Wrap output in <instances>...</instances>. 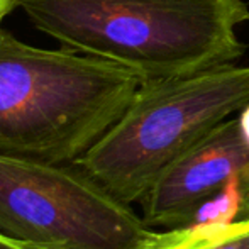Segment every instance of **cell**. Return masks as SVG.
I'll list each match as a JSON object with an SVG mask.
<instances>
[{
  "mask_svg": "<svg viewBox=\"0 0 249 249\" xmlns=\"http://www.w3.org/2000/svg\"><path fill=\"white\" fill-rule=\"evenodd\" d=\"M198 249H249V220L236 222L219 231Z\"/></svg>",
  "mask_w": 249,
  "mask_h": 249,
  "instance_id": "cell-6",
  "label": "cell"
},
{
  "mask_svg": "<svg viewBox=\"0 0 249 249\" xmlns=\"http://www.w3.org/2000/svg\"><path fill=\"white\" fill-rule=\"evenodd\" d=\"M149 226L76 163L0 154V234L56 249H134Z\"/></svg>",
  "mask_w": 249,
  "mask_h": 249,
  "instance_id": "cell-4",
  "label": "cell"
},
{
  "mask_svg": "<svg viewBox=\"0 0 249 249\" xmlns=\"http://www.w3.org/2000/svg\"><path fill=\"white\" fill-rule=\"evenodd\" d=\"M16 10V0H0V26L10 12Z\"/></svg>",
  "mask_w": 249,
  "mask_h": 249,
  "instance_id": "cell-9",
  "label": "cell"
},
{
  "mask_svg": "<svg viewBox=\"0 0 249 249\" xmlns=\"http://www.w3.org/2000/svg\"><path fill=\"white\" fill-rule=\"evenodd\" d=\"M239 125H241V132H243L244 139H246V142L249 144V102L246 105H244V108L241 110L239 114Z\"/></svg>",
  "mask_w": 249,
  "mask_h": 249,
  "instance_id": "cell-8",
  "label": "cell"
},
{
  "mask_svg": "<svg viewBox=\"0 0 249 249\" xmlns=\"http://www.w3.org/2000/svg\"><path fill=\"white\" fill-rule=\"evenodd\" d=\"M36 31L63 48L125 66L141 80L236 63L244 0H16Z\"/></svg>",
  "mask_w": 249,
  "mask_h": 249,
  "instance_id": "cell-1",
  "label": "cell"
},
{
  "mask_svg": "<svg viewBox=\"0 0 249 249\" xmlns=\"http://www.w3.org/2000/svg\"><path fill=\"white\" fill-rule=\"evenodd\" d=\"M243 171H249V144L239 119L229 117L158 177L139 202L142 219L166 229L187 226L203 202Z\"/></svg>",
  "mask_w": 249,
  "mask_h": 249,
  "instance_id": "cell-5",
  "label": "cell"
},
{
  "mask_svg": "<svg viewBox=\"0 0 249 249\" xmlns=\"http://www.w3.org/2000/svg\"><path fill=\"white\" fill-rule=\"evenodd\" d=\"M139 85L119 63L33 46L0 26V154L75 163L119 121Z\"/></svg>",
  "mask_w": 249,
  "mask_h": 249,
  "instance_id": "cell-2",
  "label": "cell"
},
{
  "mask_svg": "<svg viewBox=\"0 0 249 249\" xmlns=\"http://www.w3.org/2000/svg\"><path fill=\"white\" fill-rule=\"evenodd\" d=\"M249 102V66L141 80L119 121L75 163L122 202H141L181 154Z\"/></svg>",
  "mask_w": 249,
  "mask_h": 249,
  "instance_id": "cell-3",
  "label": "cell"
},
{
  "mask_svg": "<svg viewBox=\"0 0 249 249\" xmlns=\"http://www.w3.org/2000/svg\"><path fill=\"white\" fill-rule=\"evenodd\" d=\"M0 249H56L46 244H37V243H29V241H19L7 237L3 234H0Z\"/></svg>",
  "mask_w": 249,
  "mask_h": 249,
  "instance_id": "cell-7",
  "label": "cell"
}]
</instances>
